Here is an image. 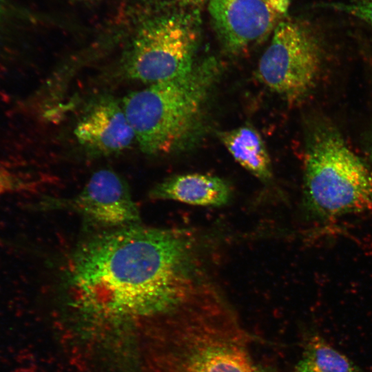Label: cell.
<instances>
[{"label": "cell", "mask_w": 372, "mask_h": 372, "mask_svg": "<svg viewBox=\"0 0 372 372\" xmlns=\"http://www.w3.org/2000/svg\"><path fill=\"white\" fill-rule=\"evenodd\" d=\"M78 1H90V0H78Z\"/></svg>", "instance_id": "17"}, {"label": "cell", "mask_w": 372, "mask_h": 372, "mask_svg": "<svg viewBox=\"0 0 372 372\" xmlns=\"http://www.w3.org/2000/svg\"><path fill=\"white\" fill-rule=\"evenodd\" d=\"M303 196L322 218L372 212V171L337 132L318 130L305 152Z\"/></svg>", "instance_id": "4"}, {"label": "cell", "mask_w": 372, "mask_h": 372, "mask_svg": "<svg viewBox=\"0 0 372 372\" xmlns=\"http://www.w3.org/2000/svg\"><path fill=\"white\" fill-rule=\"evenodd\" d=\"M8 13V5L5 0H0V23L7 16Z\"/></svg>", "instance_id": "16"}, {"label": "cell", "mask_w": 372, "mask_h": 372, "mask_svg": "<svg viewBox=\"0 0 372 372\" xmlns=\"http://www.w3.org/2000/svg\"><path fill=\"white\" fill-rule=\"evenodd\" d=\"M68 205L88 221L110 229L136 225L140 220L127 183L111 169L93 173Z\"/></svg>", "instance_id": "8"}, {"label": "cell", "mask_w": 372, "mask_h": 372, "mask_svg": "<svg viewBox=\"0 0 372 372\" xmlns=\"http://www.w3.org/2000/svg\"><path fill=\"white\" fill-rule=\"evenodd\" d=\"M167 372H280L258 360L229 303L169 321Z\"/></svg>", "instance_id": "3"}, {"label": "cell", "mask_w": 372, "mask_h": 372, "mask_svg": "<svg viewBox=\"0 0 372 372\" xmlns=\"http://www.w3.org/2000/svg\"><path fill=\"white\" fill-rule=\"evenodd\" d=\"M32 183L24 174L0 167V196L30 190Z\"/></svg>", "instance_id": "13"}, {"label": "cell", "mask_w": 372, "mask_h": 372, "mask_svg": "<svg viewBox=\"0 0 372 372\" xmlns=\"http://www.w3.org/2000/svg\"><path fill=\"white\" fill-rule=\"evenodd\" d=\"M200 10H173L145 21L124 61L127 76L147 84L177 79L196 66Z\"/></svg>", "instance_id": "5"}, {"label": "cell", "mask_w": 372, "mask_h": 372, "mask_svg": "<svg viewBox=\"0 0 372 372\" xmlns=\"http://www.w3.org/2000/svg\"><path fill=\"white\" fill-rule=\"evenodd\" d=\"M165 5L174 8V10H194L207 3L208 0H161Z\"/></svg>", "instance_id": "15"}, {"label": "cell", "mask_w": 372, "mask_h": 372, "mask_svg": "<svg viewBox=\"0 0 372 372\" xmlns=\"http://www.w3.org/2000/svg\"><path fill=\"white\" fill-rule=\"evenodd\" d=\"M149 196L154 200H173L191 205L220 207L230 200L228 183L216 176L198 173L178 174L156 185Z\"/></svg>", "instance_id": "10"}, {"label": "cell", "mask_w": 372, "mask_h": 372, "mask_svg": "<svg viewBox=\"0 0 372 372\" xmlns=\"http://www.w3.org/2000/svg\"><path fill=\"white\" fill-rule=\"evenodd\" d=\"M223 145L234 160L262 181L272 176L269 155L260 134L250 126H241L220 134Z\"/></svg>", "instance_id": "11"}, {"label": "cell", "mask_w": 372, "mask_h": 372, "mask_svg": "<svg viewBox=\"0 0 372 372\" xmlns=\"http://www.w3.org/2000/svg\"><path fill=\"white\" fill-rule=\"evenodd\" d=\"M74 134L87 151L100 156L123 152L136 142L122 103L111 96L92 102L78 121Z\"/></svg>", "instance_id": "9"}, {"label": "cell", "mask_w": 372, "mask_h": 372, "mask_svg": "<svg viewBox=\"0 0 372 372\" xmlns=\"http://www.w3.org/2000/svg\"><path fill=\"white\" fill-rule=\"evenodd\" d=\"M214 28L224 48L238 53L273 33L290 0H208Z\"/></svg>", "instance_id": "7"}, {"label": "cell", "mask_w": 372, "mask_h": 372, "mask_svg": "<svg viewBox=\"0 0 372 372\" xmlns=\"http://www.w3.org/2000/svg\"><path fill=\"white\" fill-rule=\"evenodd\" d=\"M323 6L353 16L372 26V0H354L345 3L331 2Z\"/></svg>", "instance_id": "14"}, {"label": "cell", "mask_w": 372, "mask_h": 372, "mask_svg": "<svg viewBox=\"0 0 372 372\" xmlns=\"http://www.w3.org/2000/svg\"><path fill=\"white\" fill-rule=\"evenodd\" d=\"M219 69L209 58L187 75L149 84L124 98V111L144 153L165 154L182 146L196 127Z\"/></svg>", "instance_id": "2"}, {"label": "cell", "mask_w": 372, "mask_h": 372, "mask_svg": "<svg viewBox=\"0 0 372 372\" xmlns=\"http://www.w3.org/2000/svg\"><path fill=\"white\" fill-rule=\"evenodd\" d=\"M212 240L196 229H110L72 250L63 282L74 304L107 316L167 319L226 297Z\"/></svg>", "instance_id": "1"}, {"label": "cell", "mask_w": 372, "mask_h": 372, "mask_svg": "<svg viewBox=\"0 0 372 372\" xmlns=\"http://www.w3.org/2000/svg\"><path fill=\"white\" fill-rule=\"evenodd\" d=\"M296 372H362L347 356L320 335L309 334L304 341Z\"/></svg>", "instance_id": "12"}, {"label": "cell", "mask_w": 372, "mask_h": 372, "mask_svg": "<svg viewBox=\"0 0 372 372\" xmlns=\"http://www.w3.org/2000/svg\"><path fill=\"white\" fill-rule=\"evenodd\" d=\"M319 42L304 21L285 19L258 62V80L289 102L300 100L311 90L322 59Z\"/></svg>", "instance_id": "6"}]
</instances>
